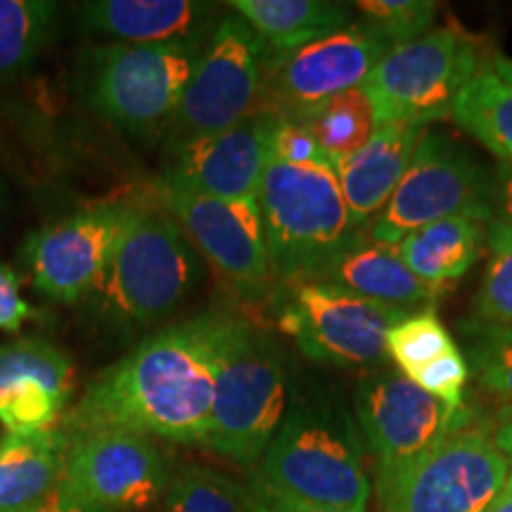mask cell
I'll return each instance as SVG.
<instances>
[{"label": "cell", "mask_w": 512, "mask_h": 512, "mask_svg": "<svg viewBox=\"0 0 512 512\" xmlns=\"http://www.w3.org/2000/svg\"><path fill=\"white\" fill-rule=\"evenodd\" d=\"M64 482L105 512H143L162 501L171 467L155 439L124 430L69 437Z\"/></svg>", "instance_id": "cell-15"}, {"label": "cell", "mask_w": 512, "mask_h": 512, "mask_svg": "<svg viewBox=\"0 0 512 512\" xmlns=\"http://www.w3.org/2000/svg\"><path fill=\"white\" fill-rule=\"evenodd\" d=\"M36 512H105V510H100L98 505L88 503L86 498L76 494L64 479H60V484L50 491L46 501L38 505Z\"/></svg>", "instance_id": "cell-36"}, {"label": "cell", "mask_w": 512, "mask_h": 512, "mask_svg": "<svg viewBox=\"0 0 512 512\" xmlns=\"http://www.w3.org/2000/svg\"><path fill=\"white\" fill-rule=\"evenodd\" d=\"M22 512H36V508L34 510H22Z\"/></svg>", "instance_id": "cell-41"}, {"label": "cell", "mask_w": 512, "mask_h": 512, "mask_svg": "<svg viewBox=\"0 0 512 512\" xmlns=\"http://www.w3.org/2000/svg\"><path fill=\"white\" fill-rule=\"evenodd\" d=\"M392 48L366 22H354L309 46L268 53L259 110L294 121L339 93L361 88Z\"/></svg>", "instance_id": "cell-13"}, {"label": "cell", "mask_w": 512, "mask_h": 512, "mask_svg": "<svg viewBox=\"0 0 512 512\" xmlns=\"http://www.w3.org/2000/svg\"><path fill=\"white\" fill-rule=\"evenodd\" d=\"M486 226L477 216H453L406 235L396 252L422 283L446 292L486 254Z\"/></svg>", "instance_id": "cell-22"}, {"label": "cell", "mask_w": 512, "mask_h": 512, "mask_svg": "<svg viewBox=\"0 0 512 512\" xmlns=\"http://www.w3.org/2000/svg\"><path fill=\"white\" fill-rule=\"evenodd\" d=\"M268 50L240 15L228 10L209 31L200 60L166 131V147L238 126L259 110Z\"/></svg>", "instance_id": "cell-11"}, {"label": "cell", "mask_w": 512, "mask_h": 512, "mask_svg": "<svg viewBox=\"0 0 512 512\" xmlns=\"http://www.w3.org/2000/svg\"><path fill=\"white\" fill-rule=\"evenodd\" d=\"M221 311L147 335L88 384L60 427L67 437L124 430L171 444L204 446L211 427Z\"/></svg>", "instance_id": "cell-1"}, {"label": "cell", "mask_w": 512, "mask_h": 512, "mask_svg": "<svg viewBox=\"0 0 512 512\" xmlns=\"http://www.w3.org/2000/svg\"><path fill=\"white\" fill-rule=\"evenodd\" d=\"M34 316V306L22 297L19 275L10 266L0 264V332L17 335Z\"/></svg>", "instance_id": "cell-35"}, {"label": "cell", "mask_w": 512, "mask_h": 512, "mask_svg": "<svg viewBox=\"0 0 512 512\" xmlns=\"http://www.w3.org/2000/svg\"><path fill=\"white\" fill-rule=\"evenodd\" d=\"M489 62H491V67H494V72H496L498 76H503L505 81L512 83V60H510V57L494 55Z\"/></svg>", "instance_id": "cell-40"}, {"label": "cell", "mask_w": 512, "mask_h": 512, "mask_svg": "<svg viewBox=\"0 0 512 512\" xmlns=\"http://www.w3.org/2000/svg\"><path fill=\"white\" fill-rule=\"evenodd\" d=\"M202 256L162 204H131L124 233L88 306L105 328L138 332L162 323L202 283Z\"/></svg>", "instance_id": "cell-2"}, {"label": "cell", "mask_w": 512, "mask_h": 512, "mask_svg": "<svg viewBox=\"0 0 512 512\" xmlns=\"http://www.w3.org/2000/svg\"><path fill=\"white\" fill-rule=\"evenodd\" d=\"M294 124L304 126L316 140L330 166L339 159L354 155L358 147L368 143L377 128L373 107L363 93V88L339 93L304 117L294 119Z\"/></svg>", "instance_id": "cell-26"}, {"label": "cell", "mask_w": 512, "mask_h": 512, "mask_svg": "<svg viewBox=\"0 0 512 512\" xmlns=\"http://www.w3.org/2000/svg\"><path fill=\"white\" fill-rule=\"evenodd\" d=\"M275 124L278 119L271 114L256 112L221 133L166 147L157 183L216 200H256L271 157Z\"/></svg>", "instance_id": "cell-17"}, {"label": "cell", "mask_w": 512, "mask_h": 512, "mask_svg": "<svg viewBox=\"0 0 512 512\" xmlns=\"http://www.w3.org/2000/svg\"><path fill=\"white\" fill-rule=\"evenodd\" d=\"M510 475L494 422L463 408L456 430L377 496L384 512H489Z\"/></svg>", "instance_id": "cell-9"}, {"label": "cell", "mask_w": 512, "mask_h": 512, "mask_svg": "<svg viewBox=\"0 0 512 512\" xmlns=\"http://www.w3.org/2000/svg\"><path fill=\"white\" fill-rule=\"evenodd\" d=\"M318 280L342 287L370 302L420 311L434 309L441 290L422 283L411 268L403 264L396 247L373 240L368 230H358L325 268Z\"/></svg>", "instance_id": "cell-20"}, {"label": "cell", "mask_w": 512, "mask_h": 512, "mask_svg": "<svg viewBox=\"0 0 512 512\" xmlns=\"http://www.w3.org/2000/svg\"><path fill=\"white\" fill-rule=\"evenodd\" d=\"M131 204H95L36 230L24 247L36 290L60 304L86 302L117 249Z\"/></svg>", "instance_id": "cell-16"}, {"label": "cell", "mask_w": 512, "mask_h": 512, "mask_svg": "<svg viewBox=\"0 0 512 512\" xmlns=\"http://www.w3.org/2000/svg\"><path fill=\"white\" fill-rule=\"evenodd\" d=\"M354 8L361 22L377 31L392 48L432 31L430 27L439 12L434 0H361Z\"/></svg>", "instance_id": "cell-32"}, {"label": "cell", "mask_w": 512, "mask_h": 512, "mask_svg": "<svg viewBox=\"0 0 512 512\" xmlns=\"http://www.w3.org/2000/svg\"><path fill=\"white\" fill-rule=\"evenodd\" d=\"M411 380L420 389H425L427 394L444 401L446 406L460 408L465 403V387L467 380H470V366H467L463 351L453 347L448 354L437 358L427 368H422L420 373H415Z\"/></svg>", "instance_id": "cell-33"}, {"label": "cell", "mask_w": 512, "mask_h": 512, "mask_svg": "<svg viewBox=\"0 0 512 512\" xmlns=\"http://www.w3.org/2000/svg\"><path fill=\"white\" fill-rule=\"evenodd\" d=\"M69 437L60 425L0 441V512L34 510L60 484Z\"/></svg>", "instance_id": "cell-21"}, {"label": "cell", "mask_w": 512, "mask_h": 512, "mask_svg": "<svg viewBox=\"0 0 512 512\" xmlns=\"http://www.w3.org/2000/svg\"><path fill=\"white\" fill-rule=\"evenodd\" d=\"M494 178L465 147L444 133L427 131L392 200L370 223L368 235L382 245L399 242L430 223L453 216L494 219Z\"/></svg>", "instance_id": "cell-12"}, {"label": "cell", "mask_w": 512, "mask_h": 512, "mask_svg": "<svg viewBox=\"0 0 512 512\" xmlns=\"http://www.w3.org/2000/svg\"><path fill=\"white\" fill-rule=\"evenodd\" d=\"M427 131L418 124L377 126L366 145L332 166L356 230H368L387 207Z\"/></svg>", "instance_id": "cell-19"}, {"label": "cell", "mask_w": 512, "mask_h": 512, "mask_svg": "<svg viewBox=\"0 0 512 512\" xmlns=\"http://www.w3.org/2000/svg\"><path fill=\"white\" fill-rule=\"evenodd\" d=\"M489 512H512V475L508 482H505L501 496L496 498L494 505H491Z\"/></svg>", "instance_id": "cell-39"}, {"label": "cell", "mask_w": 512, "mask_h": 512, "mask_svg": "<svg viewBox=\"0 0 512 512\" xmlns=\"http://www.w3.org/2000/svg\"><path fill=\"white\" fill-rule=\"evenodd\" d=\"M268 302L280 330L306 358L339 368H384L389 328L413 313L356 297L323 280L283 283Z\"/></svg>", "instance_id": "cell-8"}, {"label": "cell", "mask_w": 512, "mask_h": 512, "mask_svg": "<svg viewBox=\"0 0 512 512\" xmlns=\"http://www.w3.org/2000/svg\"><path fill=\"white\" fill-rule=\"evenodd\" d=\"M287 413V368L278 342L252 320L221 313L214 411L204 448L252 467Z\"/></svg>", "instance_id": "cell-4"}, {"label": "cell", "mask_w": 512, "mask_h": 512, "mask_svg": "<svg viewBox=\"0 0 512 512\" xmlns=\"http://www.w3.org/2000/svg\"><path fill=\"white\" fill-rule=\"evenodd\" d=\"M453 347L458 344L453 342L451 332L446 330L434 309L413 311L396 320L384 339L389 361H394V366L406 377L420 373Z\"/></svg>", "instance_id": "cell-30"}, {"label": "cell", "mask_w": 512, "mask_h": 512, "mask_svg": "<svg viewBox=\"0 0 512 512\" xmlns=\"http://www.w3.org/2000/svg\"><path fill=\"white\" fill-rule=\"evenodd\" d=\"M486 64L479 38L460 24H448L389 48L361 88L377 126L430 128L432 121L451 119L463 88Z\"/></svg>", "instance_id": "cell-7"}, {"label": "cell", "mask_w": 512, "mask_h": 512, "mask_svg": "<svg viewBox=\"0 0 512 512\" xmlns=\"http://www.w3.org/2000/svg\"><path fill=\"white\" fill-rule=\"evenodd\" d=\"M494 439L512 467V408H501L494 422Z\"/></svg>", "instance_id": "cell-38"}, {"label": "cell", "mask_w": 512, "mask_h": 512, "mask_svg": "<svg viewBox=\"0 0 512 512\" xmlns=\"http://www.w3.org/2000/svg\"><path fill=\"white\" fill-rule=\"evenodd\" d=\"M245 494L252 512H358V510L328 508V505H313V503L299 501V498L285 494V491L275 489V486L264 482L256 472L254 477L249 479Z\"/></svg>", "instance_id": "cell-34"}, {"label": "cell", "mask_w": 512, "mask_h": 512, "mask_svg": "<svg viewBox=\"0 0 512 512\" xmlns=\"http://www.w3.org/2000/svg\"><path fill=\"white\" fill-rule=\"evenodd\" d=\"M72 380V358L46 339L19 337L0 344V394L29 382H43L72 394Z\"/></svg>", "instance_id": "cell-28"}, {"label": "cell", "mask_w": 512, "mask_h": 512, "mask_svg": "<svg viewBox=\"0 0 512 512\" xmlns=\"http://www.w3.org/2000/svg\"><path fill=\"white\" fill-rule=\"evenodd\" d=\"M475 309L484 323L512 325V228L498 219L486 226V268Z\"/></svg>", "instance_id": "cell-31"}, {"label": "cell", "mask_w": 512, "mask_h": 512, "mask_svg": "<svg viewBox=\"0 0 512 512\" xmlns=\"http://www.w3.org/2000/svg\"><path fill=\"white\" fill-rule=\"evenodd\" d=\"M458 330L470 375L477 377L484 392L501 401V408H512V325L472 318L460 323Z\"/></svg>", "instance_id": "cell-27"}, {"label": "cell", "mask_w": 512, "mask_h": 512, "mask_svg": "<svg viewBox=\"0 0 512 512\" xmlns=\"http://www.w3.org/2000/svg\"><path fill=\"white\" fill-rule=\"evenodd\" d=\"M157 202L185 230L192 247L226 283L252 304L271 299L275 275L264 219L256 200H216L157 183Z\"/></svg>", "instance_id": "cell-14"}, {"label": "cell", "mask_w": 512, "mask_h": 512, "mask_svg": "<svg viewBox=\"0 0 512 512\" xmlns=\"http://www.w3.org/2000/svg\"><path fill=\"white\" fill-rule=\"evenodd\" d=\"M401 370L375 368L354 389V420L373 460L377 494L432 453L463 418Z\"/></svg>", "instance_id": "cell-10"}, {"label": "cell", "mask_w": 512, "mask_h": 512, "mask_svg": "<svg viewBox=\"0 0 512 512\" xmlns=\"http://www.w3.org/2000/svg\"><path fill=\"white\" fill-rule=\"evenodd\" d=\"M60 15L53 0H0V81L27 72L43 55Z\"/></svg>", "instance_id": "cell-25"}, {"label": "cell", "mask_w": 512, "mask_h": 512, "mask_svg": "<svg viewBox=\"0 0 512 512\" xmlns=\"http://www.w3.org/2000/svg\"><path fill=\"white\" fill-rule=\"evenodd\" d=\"M207 38L155 46H88L76 76L81 98L98 117L128 136L164 138Z\"/></svg>", "instance_id": "cell-6"}, {"label": "cell", "mask_w": 512, "mask_h": 512, "mask_svg": "<svg viewBox=\"0 0 512 512\" xmlns=\"http://www.w3.org/2000/svg\"><path fill=\"white\" fill-rule=\"evenodd\" d=\"M228 8L256 31L268 53L309 46L356 22L347 3L330 0H233Z\"/></svg>", "instance_id": "cell-23"}, {"label": "cell", "mask_w": 512, "mask_h": 512, "mask_svg": "<svg viewBox=\"0 0 512 512\" xmlns=\"http://www.w3.org/2000/svg\"><path fill=\"white\" fill-rule=\"evenodd\" d=\"M491 200H494V219L512 228V164L498 162Z\"/></svg>", "instance_id": "cell-37"}, {"label": "cell", "mask_w": 512, "mask_h": 512, "mask_svg": "<svg viewBox=\"0 0 512 512\" xmlns=\"http://www.w3.org/2000/svg\"><path fill=\"white\" fill-rule=\"evenodd\" d=\"M451 119L501 164H512V83L498 76L491 62L463 88Z\"/></svg>", "instance_id": "cell-24"}, {"label": "cell", "mask_w": 512, "mask_h": 512, "mask_svg": "<svg viewBox=\"0 0 512 512\" xmlns=\"http://www.w3.org/2000/svg\"><path fill=\"white\" fill-rule=\"evenodd\" d=\"M256 202L278 285L318 280L358 233L328 159L287 162L271 152Z\"/></svg>", "instance_id": "cell-5"}, {"label": "cell", "mask_w": 512, "mask_h": 512, "mask_svg": "<svg viewBox=\"0 0 512 512\" xmlns=\"http://www.w3.org/2000/svg\"><path fill=\"white\" fill-rule=\"evenodd\" d=\"M256 475L299 501L328 508L366 512L373 494L354 415L323 392L294 396Z\"/></svg>", "instance_id": "cell-3"}, {"label": "cell", "mask_w": 512, "mask_h": 512, "mask_svg": "<svg viewBox=\"0 0 512 512\" xmlns=\"http://www.w3.org/2000/svg\"><path fill=\"white\" fill-rule=\"evenodd\" d=\"M211 10L195 0H86L72 8L83 34L128 46L204 41Z\"/></svg>", "instance_id": "cell-18"}, {"label": "cell", "mask_w": 512, "mask_h": 512, "mask_svg": "<svg viewBox=\"0 0 512 512\" xmlns=\"http://www.w3.org/2000/svg\"><path fill=\"white\" fill-rule=\"evenodd\" d=\"M159 505L164 512H252L242 486L200 465L171 472Z\"/></svg>", "instance_id": "cell-29"}]
</instances>
